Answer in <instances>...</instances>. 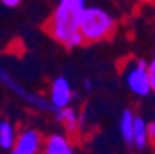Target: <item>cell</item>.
I'll return each mask as SVG.
<instances>
[{
    "label": "cell",
    "mask_w": 155,
    "mask_h": 154,
    "mask_svg": "<svg viewBox=\"0 0 155 154\" xmlns=\"http://www.w3.org/2000/svg\"><path fill=\"white\" fill-rule=\"evenodd\" d=\"M43 154H74V149L66 136L51 134L43 145Z\"/></svg>",
    "instance_id": "52a82bcc"
},
{
    "label": "cell",
    "mask_w": 155,
    "mask_h": 154,
    "mask_svg": "<svg viewBox=\"0 0 155 154\" xmlns=\"http://www.w3.org/2000/svg\"><path fill=\"white\" fill-rule=\"evenodd\" d=\"M83 9L84 8H75L58 3V6L55 8V11L52 12L46 23V29L51 34V37L66 46V43L71 40V37L80 31V20Z\"/></svg>",
    "instance_id": "6da1fadb"
},
{
    "label": "cell",
    "mask_w": 155,
    "mask_h": 154,
    "mask_svg": "<svg viewBox=\"0 0 155 154\" xmlns=\"http://www.w3.org/2000/svg\"><path fill=\"white\" fill-rule=\"evenodd\" d=\"M115 17L100 6H86L80 20V31L86 42L95 43L107 39L115 29Z\"/></svg>",
    "instance_id": "7a4b0ae2"
},
{
    "label": "cell",
    "mask_w": 155,
    "mask_h": 154,
    "mask_svg": "<svg viewBox=\"0 0 155 154\" xmlns=\"http://www.w3.org/2000/svg\"><path fill=\"white\" fill-rule=\"evenodd\" d=\"M134 122H135L134 113L130 109H124L120 117V133L123 140L129 145L134 143Z\"/></svg>",
    "instance_id": "9c48e42d"
},
{
    "label": "cell",
    "mask_w": 155,
    "mask_h": 154,
    "mask_svg": "<svg viewBox=\"0 0 155 154\" xmlns=\"http://www.w3.org/2000/svg\"><path fill=\"white\" fill-rule=\"evenodd\" d=\"M0 83H2L3 86H6L11 93H14L17 97H20L23 102H26L29 106H32L34 109H37V111H45V113H55L57 111V109L52 106L51 100L41 97V96H38L35 93L28 91L23 85L18 83L8 73V70L5 67H2V65H0Z\"/></svg>",
    "instance_id": "277c9868"
},
{
    "label": "cell",
    "mask_w": 155,
    "mask_h": 154,
    "mask_svg": "<svg viewBox=\"0 0 155 154\" xmlns=\"http://www.w3.org/2000/svg\"><path fill=\"white\" fill-rule=\"evenodd\" d=\"M15 129L8 120H0V146L3 149H12L15 145Z\"/></svg>",
    "instance_id": "8fae6325"
},
{
    "label": "cell",
    "mask_w": 155,
    "mask_h": 154,
    "mask_svg": "<svg viewBox=\"0 0 155 154\" xmlns=\"http://www.w3.org/2000/svg\"><path fill=\"white\" fill-rule=\"evenodd\" d=\"M138 2H149L150 3V2H153V0H138Z\"/></svg>",
    "instance_id": "ac0fdd59"
},
{
    "label": "cell",
    "mask_w": 155,
    "mask_h": 154,
    "mask_svg": "<svg viewBox=\"0 0 155 154\" xmlns=\"http://www.w3.org/2000/svg\"><path fill=\"white\" fill-rule=\"evenodd\" d=\"M149 137H147V123L143 117L135 116V122H134V143L138 149H144L147 146Z\"/></svg>",
    "instance_id": "30bf717a"
},
{
    "label": "cell",
    "mask_w": 155,
    "mask_h": 154,
    "mask_svg": "<svg viewBox=\"0 0 155 154\" xmlns=\"http://www.w3.org/2000/svg\"><path fill=\"white\" fill-rule=\"evenodd\" d=\"M41 134L34 128H25L17 134L14 149L18 154H40V149L43 148Z\"/></svg>",
    "instance_id": "5b68a950"
},
{
    "label": "cell",
    "mask_w": 155,
    "mask_h": 154,
    "mask_svg": "<svg viewBox=\"0 0 155 154\" xmlns=\"http://www.w3.org/2000/svg\"><path fill=\"white\" fill-rule=\"evenodd\" d=\"M58 3L75 8H86V0H58Z\"/></svg>",
    "instance_id": "4fadbf2b"
},
{
    "label": "cell",
    "mask_w": 155,
    "mask_h": 154,
    "mask_svg": "<svg viewBox=\"0 0 155 154\" xmlns=\"http://www.w3.org/2000/svg\"><path fill=\"white\" fill-rule=\"evenodd\" d=\"M11 154H18V152H17L15 149H12V151H11Z\"/></svg>",
    "instance_id": "d6986e66"
},
{
    "label": "cell",
    "mask_w": 155,
    "mask_h": 154,
    "mask_svg": "<svg viewBox=\"0 0 155 154\" xmlns=\"http://www.w3.org/2000/svg\"><path fill=\"white\" fill-rule=\"evenodd\" d=\"M54 114H55V119L60 123H63L64 129L69 134H75V131L78 129V125H80V120H78V114L74 108L66 106V108L57 109Z\"/></svg>",
    "instance_id": "ba28073f"
},
{
    "label": "cell",
    "mask_w": 155,
    "mask_h": 154,
    "mask_svg": "<svg viewBox=\"0 0 155 154\" xmlns=\"http://www.w3.org/2000/svg\"><path fill=\"white\" fill-rule=\"evenodd\" d=\"M84 42H86V40H84L81 31H78L77 34H74V36L71 37V40H69L68 43H66V48H68V50H74V48H77V46H81Z\"/></svg>",
    "instance_id": "7c38bea8"
},
{
    "label": "cell",
    "mask_w": 155,
    "mask_h": 154,
    "mask_svg": "<svg viewBox=\"0 0 155 154\" xmlns=\"http://www.w3.org/2000/svg\"><path fill=\"white\" fill-rule=\"evenodd\" d=\"M72 97H74V93H72L69 80L64 76L55 77L51 83V94H49V100L52 106L55 109L66 108V106H69Z\"/></svg>",
    "instance_id": "8992f818"
},
{
    "label": "cell",
    "mask_w": 155,
    "mask_h": 154,
    "mask_svg": "<svg viewBox=\"0 0 155 154\" xmlns=\"http://www.w3.org/2000/svg\"><path fill=\"white\" fill-rule=\"evenodd\" d=\"M83 88H84L86 91H92V80L84 79V80H83Z\"/></svg>",
    "instance_id": "e0dca14e"
},
{
    "label": "cell",
    "mask_w": 155,
    "mask_h": 154,
    "mask_svg": "<svg viewBox=\"0 0 155 154\" xmlns=\"http://www.w3.org/2000/svg\"><path fill=\"white\" fill-rule=\"evenodd\" d=\"M5 6H8V8H15V6H18L20 5V2L21 0H0Z\"/></svg>",
    "instance_id": "2e32d148"
},
{
    "label": "cell",
    "mask_w": 155,
    "mask_h": 154,
    "mask_svg": "<svg viewBox=\"0 0 155 154\" xmlns=\"http://www.w3.org/2000/svg\"><path fill=\"white\" fill-rule=\"evenodd\" d=\"M147 67V62L143 59L129 60L123 67V80L127 90L138 97H147L152 93Z\"/></svg>",
    "instance_id": "3957f363"
},
{
    "label": "cell",
    "mask_w": 155,
    "mask_h": 154,
    "mask_svg": "<svg viewBox=\"0 0 155 154\" xmlns=\"http://www.w3.org/2000/svg\"><path fill=\"white\" fill-rule=\"evenodd\" d=\"M147 137H149V142L155 145V122L147 123Z\"/></svg>",
    "instance_id": "9a60e30c"
},
{
    "label": "cell",
    "mask_w": 155,
    "mask_h": 154,
    "mask_svg": "<svg viewBox=\"0 0 155 154\" xmlns=\"http://www.w3.org/2000/svg\"><path fill=\"white\" fill-rule=\"evenodd\" d=\"M149 82H150V88H152V91L155 93V59L149 63Z\"/></svg>",
    "instance_id": "5bb4252c"
}]
</instances>
